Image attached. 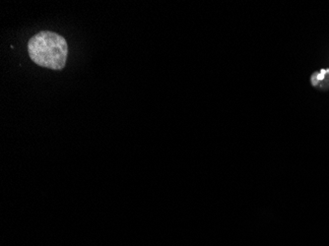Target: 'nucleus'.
Segmentation results:
<instances>
[{"mask_svg":"<svg viewBox=\"0 0 329 246\" xmlns=\"http://www.w3.org/2000/svg\"><path fill=\"white\" fill-rule=\"evenodd\" d=\"M28 52L32 61L37 65L53 70H62L66 66L68 46L63 36L44 31L30 39Z\"/></svg>","mask_w":329,"mask_h":246,"instance_id":"obj_1","label":"nucleus"},{"mask_svg":"<svg viewBox=\"0 0 329 246\" xmlns=\"http://www.w3.org/2000/svg\"><path fill=\"white\" fill-rule=\"evenodd\" d=\"M329 69H327V70H321L320 72H316V73H314L313 74V76H312V79H311V81H312V85L313 86H317L318 85V83L320 82L321 80H323L324 78H325V76H326V73H329Z\"/></svg>","mask_w":329,"mask_h":246,"instance_id":"obj_2","label":"nucleus"}]
</instances>
